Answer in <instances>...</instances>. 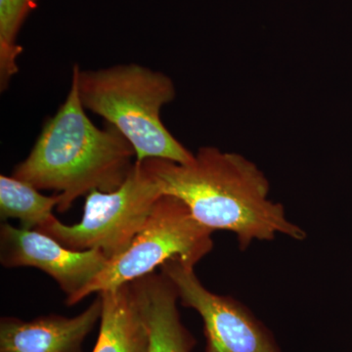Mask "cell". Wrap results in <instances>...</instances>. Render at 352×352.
<instances>
[{
  "label": "cell",
  "instance_id": "cell-1",
  "mask_svg": "<svg viewBox=\"0 0 352 352\" xmlns=\"http://www.w3.org/2000/svg\"><path fill=\"white\" fill-rule=\"evenodd\" d=\"M164 195L182 200L201 226L235 233L244 251L254 240L281 233L296 240L307 234L289 221L283 206L268 199L270 185L258 166L242 155L199 148L188 163L164 159L142 161Z\"/></svg>",
  "mask_w": 352,
  "mask_h": 352
},
{
  "label": "cell",
  "instance_id": "cell-2",
  "mask_svg": "<svg viewBox=\"0 0 352 352\" xmlns=\"http://www.w3.org/2000/svg\"><path fill=\"white\" fill-rule=\"evenodd\" d=\"M85 111L73 74L66 100L46 120L29 156L12 173L39 191L56 192L61 198L57 210L62 214L94 190L119 188L136 162L126 138L111 124L99 129Z\"/></svg>",
  "mask_w": 352,
  "mask_h": 352
},
{
  "label": "cell",
  "instance_id": "cell-3",
  "mask_svg": "<svg viewBox=\"0 0 352 352\" xmlns=\"http://www.w3.org/2000/svg\"><path fill=\"white\" fill-rule=\"evenodd\" d=\"M83 108L100 116L131 143L136 161L188 163L194 154L164 126L162 109L175 99V83L162 72L131 63L99 69L73 68Z\"/></svg>",
  "mask_w": 352,
  "mask_h": 352
},
{
  "label": "cell",
  "instance_id": "cell-4",
  "mask_svg": "<svg viewBox=\"0 0 352 352\" xmlns=\"http://www.w3.org/2000/svg\"><path fill=\"white\" fill-rule=\"evenodd\" d=\"M212 232L197 221L182 200L162 196L129 249L109 261L69 307L92 294L117 289L144 277L170 259L180 258L196 265L212 251Z\"/></svg>",
  "mask_w": 352,
  "mask_h": 352
},
{
  "label": "cell",
  "instance_id": "cell-5",
  "mask_svg": "<svg viewBox=\"0 0 352 352\" xmlns=\"http://www.w3.org/2000/svg\"><path fill=\"white\" fill-rule=\"evenodd\" d=\"M143 162H135L124 182L112 192L87 195L82 220L66 226L54 217L36 230L73 251L98 250L111 261L126 251L163 196Z\"/></svg>",
  "mask_w": 352,
  "mask_h": 352
},
{
  "label": "cell",
  "instance_id": "cell-6",
  "mask_svg": "<svg viewBox=\"0 0 352 352\" xmlns=\"http://www.w3.org/2000/svg\"><path fill=\"white\" fill-rule=\"evenodd\" d=\"M194 264L180 258L161 266L175 285L180 303L196 310L205 327V352H280L263 326L239 302L204 287Z\"/></svg>",
  "mask_w": 352,
  "mask_h": 352
},
{
  "label": "cell",
  "instance_id": "cell-7",
  "mask_svg": "<svg viewBox=\"0 0 352 352\" xmlns=\"http://www.w3.org/2000/svg\"><path fill=\"white\" fill-rule=\"evenodd\" d=\"M98 250L73 251L38 230L17 228L4 222L0 227V263L6 268L34 267L52 278L66 295V305L107 265Z\"/></svg>",
  "mask_w": 352,
  "mask_h": 352
},
{
  "label": "cell",
  "instance_id": "cell-8",
  "mask_svg": "<svg viewBox=\"0 0 352 352\" xmlns=\"http://www.w3.org/2000/svg\"><path fill=\"white\" fill-rule=\"evenodd\" d=\"M100 294L75 317L48 314L34 320L0 319V352H83V342L100 322Z\"/></svg>",
  "mask_w": 352,
  "mask_h": 352
},
{
  "label": "cell",
  "instance_id": "cell-9",
  "mask_svg": "<svg viewBox=\"0 0 352 352\" xmlns=\"http://www.w3.org/2000/svg\"><path fill=\"white\" fill-rule=\"evenodd\" d=\"M149 331L148 352H191L196 340L183 325L175 285L152 272L131 282Z\"/></svg>",
  "mask_w": 352,
  "mask_h": 352
},
{
  "label": "cell",
  "instance_id": "cell-10",
  "mask_svg": "<svg viewBox=\"0 0 352 352\" xmlns=\"http://www.w3.org/2000/svg\"><path fill=\"white\" fill-rule=\"evenodd\" d=\"M99 294L103 310L92 352H148L147 322L131 284Z\"/></svg>",
  "mask_w": 352,
  "mask_h": 352
},
{
  "label": "cell",
  "instance_id": "cell-11",
  "mask_svg": "<svg viewBox=\"0 0 352 352\" xmlns=\"http://www.w3.org/2000/svg\"><path fill=\"white\" fill-rule=\"evenodd\" d=\"M61 203L60 195L44 196L29 183L14 176H0V217L18 219L21 228L36 230L54 219L53 208Z\"/></svg>",
  "mask_w": 352,
  "mask_h": 352
},
{
  "label": "cell",
  "instance_id": "cell-12",
  "mask_svg": "<svg viewBox=\"0 0 352 352\" xmlns=\"http://www.w3.org/2000/svg\"><path fill=\"white\" fill-rule=\"evenodd\" d=\"M36 0H0V87L6 89L18 72L22 48L16 43L18 32Z\"/></svg>",
  "mask_w": 352,
  "mask_h": 352
}]
</instances>
